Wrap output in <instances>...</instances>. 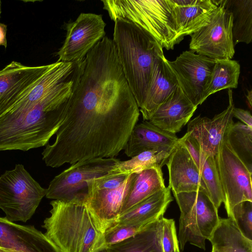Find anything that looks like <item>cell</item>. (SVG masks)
Returning a JSON list of instances; mask_svg holds the SVG:
<instances>
[{"mask_svg":"<svg viewBox=\"0 0 252 252\" xmlns=\"http://www.w3.org/2000/svg\"><path fill=\"white\" fill-rule=\"evenodd\" d=\"M122 242L108 246L105 252H163L161 243L162 218Z\"/></svg>","mask_w":252,"mask_h":252,"instance_id":"cell-24","label":"cell"},{"mask_svg":"<svg viewBox=\"0 0 252 252\" xmlns=\"http://www.w3.org/2000/svg\"><path fill=\"white\" fill-rule=\"evenodd\" d=\"M0 247L11 252H61L33 225H21L0 217Z\"/></svg>","mask_w":252,"mask_h":252,"instance_id":"cell-14","label":"cell"},{"mask_svg":"<svg viewBox=\"0 0 252 252\" xmlns=\"http://www.w3.org/2000/svg\"><path fill=\"white\" fill-rule=\"evenodd\" d=\"M165 163L168 171V187L173 193L200 191L208 195L195 162L181 138Z\"/></svg>","mask_w":252,"mask_h":252,"instance_id":"cell-15","label":"cell"},{"mask_svg":"<svg viewBox=\"0 0 252 252\" xmlns=\"http://www.w3.org/2000/svg\"><path fill=\"white\" fill-rule=\"evenodd\" d=\"M246 97L249 107L251 109L252 106V92L251 90L248 91V94L246 95Z\"/></svg>","mask_w":252,"mask_h":252,"instance_id":"cell-35","label":"cell"},{"mask_svg":"<svg viewBox=\"0 0 252 252\" xmlns=\"http://www.w3.org/2000/svg\"><path fill=\"white\" fill-rule=\"evenodd\" d=\"M197 108L178 86L158 107L148 121L164 131L176 134L189 122Z\"/></svg>","mask_w":252,"mask_h":252,"instance_id":"cell-18","label":"cell"},{"mask_svg":"<svg viewBox=\"0 0 252 252\" xmlns=\"http://www.w3.org/2000/svg\"><path fill=\"white\" fill-rule=\"evenodd\" d=\"M106 24L101 15L82 13L66 26V35L57 53V62L76 63L82 60L105 35Z\"/></svg>","mask_w":252,"mask_h":252,"instance_id":"cell-11","label":"cell"},{"mask_svg":"<svg viewBox=\"0 0 252 252\" xmlns=\"http://www.w3.org/2000/svg\"><path fill=\"white\" fill-rule=\"evenodd\" d=\"M179 140L176 134L164 131L148 121H144L133 127L123 150L128 157L131 158L152 150L172 152Z\"/></svg>","mask_w":252,"mask_h":252,"instance_id":"cell-19","label":"cell"},{"mask_svg":"<svg viewBox=\"0 0 252 252\" xmlns=\"http://www.w3.org/2000/svg\"><path fill=\"white\" fill-rule=\"evenodd\" d=\"M50 215L43 221L45 235L61 252H102L107 248L104 233L84 200H53Z\"/></svg>","mask_w":252,"mask_h":252,"instance_id":"cell-3","label":"cell"},{"mask_svg":"<svg viewBox=\"0 0 252 252\" xmlns=\"http://www.w3.org/2000/svg\"><path fill=\"white\" fill-rule=\"evenodd\" d=\"M211 252H218V251L214 247L212 246Z\"/></svg>","mask_w":252,"mask_h":252,"instance_id":"cell-37","label":"cell"},{"mask_svg":"<svg viewBox=\"0 0 252 252\" xmlns=\"http://www.w3.org/2000/svg\"><path fill=\"white\" fill-rule=\"evenodd\" d=\"M103 8L111 19H122L151 34L166 50L180 43L175 30L170 0H104Z\"/></svg>","mask_w":252,"mask_h":252,"instance_id":"cell-5","label":"cell"},{"mask_svg":"<svg viewBox=\"0 0 252 252\" xmlns=\"http://www.w3.org/2000/svg\"><path fill=\"white\" fill-rule=\"evenodd\" d=\"M0 252H11L10 251L7 250L5 249H3L0 247Z\"/></svg>","mask_w":252,"mask_h":252,"instance_id":"cell-36","label":"cell"},{"mask_svg":"<svg viewBox=\"0 0 252 252\" xmlns=\"http://www.w3.org/2000/svg\"><path fill=\"white\" fill-rule=\"evenodd\" d=\"M233 16L232 35L234 45L252 41V0H220Z\"/></svg>","mask_w":252,"mask_h":252,"instance_id":"cell-26","label":"cell"},{"mask_svg":"<svg viewBox=\"0 0 252 252\" xmlns=\"http://www.w3.org/2000/svg\"><path fill=\"white\" fill-rule=\"evenodd\" d=\"M134 173L129 175L119 187L108 189H88L85 204L104 233L116 221Z\"/></svg>","mask_w":252,"mask_h":252,"instance_id":"cell-16","label":"cell"},{"mask_svg":"<svg viewBox=\"0 0 252 252\" xmlns=\"http://www.w3.org/2000/svg\"><path fill=\"white\" fill-rule=\"evenodd\" d=\"M161 167L158 165L134 173L125 197L120 214L166 188Z\"/></svg>","mask_w":252,"mask_h":252,"instance_id":"cell-23","label":"cell"},{"mask_svg":"<svg viewBox=\"0 0 252 252\" xmlns=\"http://www.w3.org/2000/svg\"><path fill=\"white\" fill-rule=\"evenodd\" d=\"M134 96L101 76L80 79L73 88L65 116L52 144L42 153L47 166L96 158H113L124 150L137 124Z\"/></svg>","mask_w":252,"mask_h":252,"instance_id":"cell-1","label":"cell"},{"mask_svg":"<svg viewBox=\"0 0 252 252\" xmlns=\"http://www.w3.org/2000/svg\"><path fill=\"white\" fill-rule=\"evenodd\" d=\"M147 226L130 224L111 226L104 232V239L107 247L133 236Z\"/></svg>","mask_w":252,"mask_h":252,"instance_id":"cell-31","label":"cell"},{"mask_svg":"<svg viewBox=\"0 0 252 252\" xmlns=\"http://www.w3.org/2000/svg\"><path fill=\"white\" fill-rule=\"evenodd\" d=\"M228 94L229 105L222 112L212 119L199 115L188 123L187 132L207 156L215 157L222 139L234 123L232 110L234 104L231 89H228Z\"/></svg>","mask_w":252,"mask_h":252,"instance_id":"cell-13","label":"cell"},{"mask_svg":"<svg viewBox=\"0 0 252 252\" xmlns=\"http://www.w3.org/2000/svg\"><path fill=\"white\" fill-rule=\"evenodd\" d=\"M240 73L238 62L232 59L217 60L204 91V102L210 95L225 89L237 88Z\"/></svg>","mask_w":252,"mask_h":252,"instance_id":"cell-27","label":"cell"},{"mask_svg":"<svg viewBox=\"0 0 252 252\" xmlns=\"http://www.w3.org/2000/svg\"><path fill=\"white\" fill-rule=\"evenodd\" d=\"M164 55L155 61L145 100L139 108L144 121L149 119L158 107L178 87L177 79Z\"/></svg>","mask_w":252,"mask_h":252,"instance_id":"cell-20","label":"cell"},{"mask_svg":"<svg viewBox=\"0 0 252 252\" xmlns=\"http://www.w3.org/2000/svg\"><path fill=\"white\" fill-rule=\"evenodd\" d=\"M113 41L129 88L140 108L149 87L153 65L163 48L148 32L130 21L116 20Z\"/></svg>","mask_w":252,"mask_h":252,"instance_id":"cell-4","label":"cell"},{"mask_svg":"<svg viewBox=\"0 0 252 252\" xmlns=\"http://www.w3.org/2000/svg\"><path fill=\"white\" fill-rule=\"evenodd\" d=\"M210 22L190 35L191 51L215 60L232 59L235 53L232 35L233 16L220 0Z\"/></svg>","mask_w":252,"mask_h":252,"instance_id":"cell-10","label":"cell"},{"mask_svg":"<svg viewBox=\"0 0 252 252\" xmlns=\"http://www.w3.org/2000/svg\"><path fill=\"white\" fill-rule=\"evenodd\" d=\"M180 211L178 240L183 251L189 243L203 250L218 225V210L204 192L173 193Z\"/></svg>","mask_w":252,"mask_h":252,"instance_id":"cell-6","label":"cell"},{"mask_svg":"<svg viewBox=\"0 0 252 252\" xmlns=\"http://www.w3.org/2000/svg\"><path fill=\"white\" fill-rule=\"evenodd\" d=\"M232 115L233 117L240 120L244 124L252 127V116L250 111L234 107Z\"/></svg>","mask_w":252,"mask_h":252,"instance_id":"cell-33","label":"cell"},{"mask_svg":"<svg viewBox=\"0 0 252 252\" xmlns=\"http://www.w3.org/2000/svg\"><path fill=\"white\" fill-rule=\"evenodd\" d=\"M75 63L40 66L18 62L0 95V151L46 146L64 119L75 78Z\"/></svg>","mask_w":252,"mask_h":252,"instance_id":"cell-2","label":"cell"},{"mask_svg":"<svg viewBox=\"0 0 252 252\" xmlns=\"http://www.w3.org/2000/svg\"><path fill=\"white\" fill-rule=\"evenodd\" d=\"M175 30L180 42L210 21L218 6L212 0H170Z\"/></svg>","mask_w":252,"mask_h":252,"instance_id":"cell-17","label":"cell"},{"mask_svg":"<svg viewBox=\"0 0 252 252\" xmlns=\"http://www.w3.org/2000/svg\"><path fill=\"white\" fill-rule=\"evenodd\" d=\"M1 13V1L0 0V17Z\"/></svg>","mask_w":252,"mask_h":252,"instance_id":"cell-38","label":"cell"},{"mask_svg":"<svg viewBox=\"0 0 252 252\" xmlns=\"http://www.w3.org/2000/svg\"><path fill=\"white\" fill-rule=\"evenodd\" d=\"M226 134L215 158L223 194V203L230 218L235 205L245 201L252 202V170L233 150Z\"/></svg>","mask_w":252,"mask_h":252,"instance_id":"cell-8","label":"cell"},{"mask_svg":"<svg viewBox=\"0 0 252 252\" xmlns=\"http://www.w3.org/2000/svg\"><path fill=\"white\" fill-rule=\"evenodd\" d=\"M172 200L171 189L166 187L120 214L112 225H148L163 217Z\"/></svg>","mask_w":252,"mask_h":252,"instance_id":"cell-21","label":"cell"},{"mask_svg":"<svg viewBox=\"0 0 252 252\" xmlns=\"http://www.w3.org/2000/svg\"><path fill=\"white\" fill-rule=\"evenodd\" d=\"M119 159L96 158L78 161L55 176L46 189V197L53 200H85L87 181L107 174Z\"/></svg>","mask_w":252,"mask_h":252,"instance_id":"cell-9","label":"cell"},{"mask_svg":"<svg viewBox=\"0 0 252 252\" xmlns=\"http://www.w3.org/2000/svg\"><path fill=\"white\" fill-rule=\"evenodd\" d=\"M46 194L22 164L0 175V209L10 221L27 222Z\"/></svg>","mask_w":252,"mask_h":252,"instance_id":"cell-7","label":"cell"},{"mask_svg":"<svg viewBox=\"0 0 252 252\" xmlns=\"http://www.w3.org/2000/svg\"><path fill=\"white\" fill-rule=\"evenodd\" d=\"M209 241L218 252H252V240L243 234L230 218L220 219Z\"/></svg>","mask_w":252,"mask_h":252,"instance_id":"cell-25","label":"cell"},{"mask_svg":"<svg viewBox=\"0 0 252 252\" xmlns=\"http://www.w3.org/2000/svg\"><path fill=\"white\" fill-rule=\"evenodd\" d=\"M230 218L234 220L243 234L252 240V202L245 201L235 205Z\"/></svg>","mask_w":252,"mask_h":252,"instance_id":"cell-30","label":"cell"},{"mask_svg":"<svg viewBox=\"0 0 252 252\" xmlns=\"http://www.w3.org/2000/svg\"><path fill=\"white\" fill-rule=\"evenodd\" d=\"M172 152L164 150L144 151L125 161H118L108 172L114 174L130 175L160 165L161 166Z\"/></svg>","mask_w":252,"mask_h":252,"instance_id":"cell-28","label":"cell"},{"mask_svg":"<svg viewBox=\"0 0 252 252\" xmlns=\"http://www.w3.org/2000/svg\"><path fill=\"white\" fill-rule=\"evenodd\" d=\"M181 138L195 162L201 178L206 186L209 197L218 210L224 202V197L215 157L205 155L196 141L187 132Z\"/></svg>","mask_w":252,"mask_h":252,"instance_id":"cell-22","label":"cell"},{"mask_svg":"<svg viewBox=\"0 0 252 252\" xmlns=\"http://www.w3.org/2000/svg\"><path fill=\"white\" fill-rule=\"evenodd\" d=\"M226 136L234 152L252 170V127L240 122L233 123Z\"/></svg>","mask_w":252,"mask_h":252,"instance_id":"cell-29","label":"cell"},{"mask_svg":"<svg viewBox=\"0 0 252 252\" xmlns=\"http://www.w3.org/2000/svg\"><path fill=\"white\" fill-rule=\"evenodd\" d=\"M215 61L192 51H184L173 61L166 60L179 87L195 106L201 104Z\"/></svg>","mask_w":252,"mask_h":252,"instance_id":"cell-12","label":"cell"},{"mask_svg":"<svg viewBox=\"0 0 252 252\" xmlns=\"http://www.w3.org/2000/svg\"><path fill=\"white\" fill-rule=\"evenodd\" d=\"M7 25L0 23V46L7 47L6 39Z\"/></svg>","mask_w":252,"mask_h":252,"instance_id":"cell-34","label":"cell"},{"mask_svg":"<svg viewBox=\"0 0 252 252\" xmlns=\"http://www.w3.org/2000/svg\"><path fill=\"white\" fill-rule=\"evenodd\" d=\"M161 243L163 252H180L175 221L162 218Z\"/></svg>","mask_w":252,"mask_h":252,"instance_id":"cell-32","label":"cell"}]
</instances>
